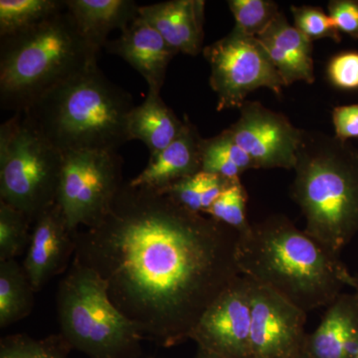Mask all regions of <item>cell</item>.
I'll return each instance as SVG.
<instances>
[{"label": "cell", "mask_w": 358, "mask_h": 358, "mask_svg": "<svg viewBox=\"0 0 358 358\" xmlns=\"http://www.w3.org/2000/svg\"><path fill=\"white\" fill-rule=\"evenodd\" d=\"M251 282V358H291L305 352L308 313Z\"/></svg>", "instance_id": "7c38bea8"}, {"label": "cell", "mask_w": 358, "mask_h": 358, "mask_svg": "<svg viewBox=\"0 0 358 358\" xmlns=\"http://www.w3.org/2000/svg\"><path fill=\"white\" fill-rule=\"evenodd\" d=\"M68 348L61 334L45 339L17 334L2 339L0 358H66Z\"/></svg>", "instance_id": "4316f807"}, {"label": "cell", "mask_w": 358, "mask_h": 358, "mask_svg": "<svg viewBox=\"0 0 358 358\" xmlns=\"http://www.w3.org/2000/svg\"><path fill=\"white\" fill-rule=\"evenodd\" d=\"M291 10L294 27L310 42L324 38L333 40L336 43L341 41V34L333 20L320 7L293 6Z\"/></svg>", "instance_id": "83f0119b"}, {"label": "cell", "mask_w": 358, "mask_h": 358, "mask_svg": "<svg viewBox=\"0 0 358 358\" xmlns=\"http://www.w3.org/2000/svg\"><path fill=\"white\" fill-rule=\"evenodd\" d=\"M228 131L259 169H294L303 131L286 115L246 101Z\"/></svg>", "instance_id": "8fae6325"}, {"label": "cell", "mask_w": 358, "mask_h": 358, "mask_svg": "<svg viewBox=\"0 0 358 358\" xmlns=\"http://www.w3.org/2000/svg\"><path fill=\"white\" fill-rule=\"evenodd\" d=\"M357 358H358V357H357Z\"/></svg>", "instance_id": "e575fe53"}, {"label": "cell", "mask_w": 358, "mask_h": 358, "mask_svg": "<svg viewBox=\"0 0 358 358\" xmlns=\"http://www.w3.org/2000/svg\"><path fill=\"white\" fill-rule=\"evenodd\" d=\"M257 38L267 51L285 86L299 81L315 82L313 42L289 24L284 14H278Z\"/></svg>", "instance_id": "ac0fdd59"}, {"label": "cell", "mask_w": 358, "mask_h": 358, "mask_svg": "<svg viewBox=\"0 0 358 358\" xmlns=\"http://www.w3.org/2000/svg\"><path fill=\"white\" fill-rule=\"evenodd\" d=\"M327 78L336 88L343 91L358 90V51L336 54L327 65Z\"/></svg>", "instance_id": "f546056e"}, {"label": "cell", "mask_w": 358, "mask_h": 358, "mask_svg": "<svg viewBox=\"0 0 358 358\" xmlns=\"http://www.w3.org/2000/svg\"><path fill=\"white\" fill-rule=\"evenodd\" d=\"M352 293H341L326 308L319 327L308 334L310 358H357L358 282Z\"/></svg>", "instance_id": "e0dca14e"}, {"label": "cell", "mask_w": 358, "mask_h": 358, "mask_svg": "<svg viewBox=\"0 0 358 358\" xmlns=\"http://www.w3.org/2000/svg\"><path fill=\"white\" fill-rule=\"evenodd\" d=\"M119 152L82 150L64 155L57 204L73 231L94 227L110 211L124 186Z\"/></svg>", "instance_id": "ba28073f"}, {"label": "cell", "mask_w": 358, "mask_h": 358, "mask_svg": "<svg viewBox=\"0 0 358 358\" xmlns=\"http://www.w3.org/2000/svg\"><path fill=\"white\" fill-rule=\"evenodd\" d=\"M31 224L22 211L0 200V262L22 254L29 244Z\"/></svg>", "instance_id": "cb8c5ba5"}, {"label": "cell", "mask_w": 358, "mask_h": 358, "mask_svg": "<svg viewBox=\"0 0 358 358\" xmlns=\"http://www.w3.org/2000/svg\"><path fill=\"white\" fill-rule=\"evenodd\" d=\"M23 266L15 259L0 262V327L25 319L34 307V294Z\"/></svg>", "instance_id": "44dd1931"}, {"label": "cell", "mask_w": 358, "mask_h": 358, "mask_svg": "<svg viewBox=\"0 0 358 358\" xmlns=\"http://www.w3.org/2000/svg\"><path fill=\"white\" fill-rule=\"evenodd\" d=\"M251 280L241 275L207 308L190 334L199 350L219 358H251Z\"/></svg>", "instance_id": "30bf717a"}, {"label": "cell", "mask_w": 358, "mask_h": 358, "mask_svg": "<svg viewBox=\"0 0 358 358\" xmlns=\"http://www.w3.org/2000/svg\"><path fill=\"white\" fill-rule=\"evenodd\" d=\"M208 173L200 171L194 176L180 179L164 189L159 190L171 197L183 208L202 214L201 199L205 185H206Z\"/></svg>", "instance_id": "f1b7e54d"}, {"label": "cell", "mask_w": 358, "mask_h": 358, "mask_svg": "<svg viewBox=\"0 0 358 358\" xmlns=\"http://www.w3.org/2000/svg\"><path fill=\"white\" fill-rule=\"evenodd\" d=\"M331 120L336 138L348 141L358 138V103L334 108Z\"/></svg>", "instance_id": "1f68e13d"}, {"label": "cell", "mask_w": 358, "mask_h": 358, "mask_svg": "<svg viewBox=\"0 0 358 358\" xmlns=\"http://www.w3.org/2000/svg\"><path fill=\"white\" fill-rule=\"evenodd\" d=\"M80 32L99 51L105 48L114 30L126 29L138 16L133 0H65Z\"/></svg>", "instance_id": "d6986e66"}, {"label": "cell", "mask_w": 358, "mask_h": 358, "mask_svg": "<svg viewBox=\"0 0 358 358\" xmlns=\"http://www.w3.org/2000/svg\"><path fill=\"white\" fill-rule=\"evenodd\" d=\"M57 312L66 343L92 358H128L143 338L110 300L105 282L74 260L59 284Z\"/></svg>", "instance_id": "8992f818"}, {"label": "cell", "mask_w": 358, "mask_h": 358, "mask_svg": "<svg viewBox=\"0 0 358 358\" xmlns=\"http://www.w3.org/2000/svg\"><path fill=\"white\" fill-rule=\"evenodd\" d=\"M183 120L162 100L160 94L148 91L145 100L136 106L129 115V141H143L150 157L169 147L180 134Z\"/></svg>", "instance_id": "ffe728a7"}, {"label": "cell", "mask_w": 358, "mask_h": 358, "mask_svg": "<svg viewBox=\"0 0 358 358\" xmlns=\"http://www.w3.org/2000/svg\"><path fill=\"white\" fill-rule=\"evenodd\" d=\"M105 49L129 63L147 82L148 91L159 94L166 81L167 68L178 55L140 14L117 39L108 41Z\"/></svg>", "instance_id": "5bb4252c"}, {"label": "cell", "mask_w": 358, "mask_h": 358, "mask_svg": "<svg viewBox=\"0 0 358 358\" xmlns=\"http://www.w3.org/2000/svg\"><path fill=\"white\" fill-rule=\"evenodd\" d=\"M199 358H219L214 357V355H209V353L203 352V350H199Z\"/></svg>", "instance_id": "d6a6232c"}, {"label": "cell", "mask_w": 358, "mask_h": 358, "mask_svg": "<svg viewBox=\"0 0 358 358\" xmlns=\"http://www.w3.org/2000/svg\"><path fill=\"white\" fill-rule=\"evenodd\" d=\"M250 169H257L248 154L237 145L229 131L202 141V171L228 179L240 178Z\"/></svg>", "instance_id": "7402d4cb"}, {"label": "cell", "mask_w": 358, "mask_h": 358, "mask_svg": "<svg viewBox=\"0 0 358 358\" xmlns=\"http://www.w3.org/2000/svg\"><path fill=\"white\" fill-rule=\"evenodd\" d=\"M64 154L44 138L24 113L0 126V200L31 223L57 203Z\"/></svg>", "instance_id": "52a82bcc"}, {"label": "cell", "mask_w": 358, "mask_h": 358, "mask_svg": "<svg viewBox=\"0 0 358 358\" xmlns=\"http://www.w3.org/2000/svg\"><path fill=\"white\" fill-rule=\"evenodd\" d=\"M99 52L67 8L32 29L0 39V107L24 113L56 87L98 64Z\"/></svg>", "instance_id": "5b68a950"}, {"label": "cell", "mask_w": 358, "mask_h": 358, "mask_svg": "<svg viewBox=\"0 0 358 358\" xmlns=\"http://www.w3.org/2000/svg\"><path fill=\"white\" fill-rule=\"evenodd\" d=\"M236 260L242 275L307 313L327 308L358 281L339 256L282 215L251 224L239 234Z\"/></svg>", "instance_id": "7a4b0ae2"}, {"label": "cell", "mask_w": 358, "mask_h": 358, "mask_svg": "<svg viewBox=\"0 0 358 358\" xmlns=\"http://www.w3.org/2000/svg\"><path fill=\"white\" fill-rule=\"evenodd\" d=\"M235 20V31L257 37L268 28L280 13L278 4L271 0H229Z\"/></svg>", "instance_id": "484cf974"}, {"label": "cell", "mask_w": 358, "mask_h": 358, "mask_svg": "<svg viewBox=\"0 0 358 358\" xmlns=\"http://www.w3.org/2000/svg\"><path fill=\"white\" fill-rule=\"evenodd\" d=\"M202 141L199 129L185 115L178 138L159 154L150 157L148 166L129 181V185L162 190L180 179L200 173Z\"/></svg>", "instance_id": "9a60e30c"}, {"label": "cell", "mask_w": 358, "mask_h": 358, "mask_svg": "<svg viewBox=\"0 0 358 358\" xmlns=\"http://www.w3.org/2000/svg\"><path fill=\"white\" fill-rule=\"evenodd\" d=\"M247 200L245 186L240 178L235 179L205 214L237 231L238 234H243L251 227L247 218Z\"/></svg>", "instance_id": "d4e9b609"}, {"label": "cell", "mask_w": 358, "mask_h": 358, "mask_svg": "<svg viewBox=\"0 0 358 358\" xmlns=\"http://www.w3.org/2000/svg\"><path fill=\"white\" fill-rule=\"evenodd\" d=\"M292 197L305 216L303 231L334 255L358 232V150L348 141L303 131Z\"/></svg>", "instance_id": "3957f363"}, {"label": "cell", "mask_w": 358, "mask_h": 358, "mask_svg": "<svg viewBox=\"0 0 358 358\" xmlns=\"http://www.w3.org/2000/svg\"><path fill=\"white\" fill-rule=\"evenodd\" d=\"M291 358H310V357H308V353L305 352H301V353H300V355H296V357H293Z\"/></svg>", "instance_id": "836d02e7"}, {"label": "cell", "mask_w": 358, "mask_h": 358, "mask_svg": "<svg viewBox=\"0 0 358 358\" xmlns=\"http://www.w3.org/2000/svg\"><path fill=\"white\" fill-rule=\"evenodd\" d=\"M23 268L35 292L68 271L76 252V231L71 229L56 203L33 223Z\"/></svg>", "instance_id": "4fadbf2b"}, {"label": "cell", "mask_w": 358, "mask_h": 358, "mask_svg": "<svg viewBox=\"0 0 358 358\" xmlns=\"http://www.w3.org/2000/svg\"><path fill=\"white\" fill-rule=\"evenodd\" d=\"M133 96L106 77L98 64L56 87L24 114L62 154L119 152L129 141Z\"/></svg>", "instance_id": "277c9868"}, {"label": "cell", "mask_w": 358, "mask_h": 358, "mask_svg": "<svg viewBox=\"0 0 358 358\" xmlns=\"http://www.w3.org/2000/svg\"><path fill=\"white\" fill-rule=\"evenodd\" d=\"M238 237L164 193L128 181L100 222L78 231L73 260L105 282L143 338L171 346L190 339L207 308L241 275Z\"/></svg>", "instance_id": "6da1fadb"}, {"label": "cell", "mask_w": 358, "mask_h": 358, "mask_svg": "<svg viewBox=\"0 0 358 358\" xmlns=\"http://www.w3.org/2000/svg\"><path fill=\"white\" fill-rule=\"evenodd\" d=\"M65 9V0H1L0 39L32 29Z\"/></svg>", "instance_id": "603a6c76"}, {"label": "cell", "mask_w": 358, "mask_h": 358, "mask_svg": "<svg viewBox=\"0 0 358 358\" xmlns=\"http://www.w3.org/2000/svg\"><path fill=\"white\" fill-rule=\"evenodd\" d=\"M205 1L169 0L140 6L138 14L176 53L196 56L203 51Z\"/></svg>", "instance_id": "2e32d148"}, {"label": "cell", "mask_w": 358, "mask_h": 358, "mask_svg": "<svg viewBox=\"0 0 358 358\" xmlns=\"http://www.w3.org/2000/svg\"><path fill=\"white\" fill-rule=\"evenodd\" d=\"M327 10L341 34L358 40V0H331Z\"/></svg>", "instance_id": "4dcf8cb0"}, {"label": "cell", "mask_w": 358, "mask_h": 358, "mask_svg": "<svg viewBox=\"0 0 358 358\" xmlns=\"http://www.w3.org/2000/svg\"><path fill=\"white\" fill-rule=\"evenodd\" d=\"M210 66L209 83L217 95V110L240 109L257 89H270L275 95L285 87L281 76L257 37L232 30L203 49Z\"/></svg>", "instance_id": "9c48e42d"}]
</instances>
